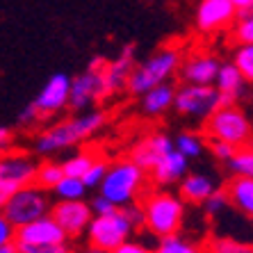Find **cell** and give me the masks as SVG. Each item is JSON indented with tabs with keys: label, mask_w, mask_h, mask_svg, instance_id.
<instances>
[{
	"label": "cell",
	"mask_w": 253,
	"mask_h": 253,
	"mask_svg": "<svg viewBox=\"0 0 253 253\" xmlns=\"http://www.w3.org/2000/svg\"><path fill=\"white\" fill-rule=\"evenodd\" d=\"M224 192H226V199H228V206H233L242 214L253 219V178L233 176L226 183Z\"/></svg>",
	"instance_id": "cell-19"
},
{
	"label": "cell",
	"mask_w": 253,
	"mask_h": 253,
	"mask_svg": "<svg viewBox=\"0 0 253 253\" xmlns=\"http://www.w3.org/2000/svg\"><path fill=\"white\" fill-rule=\"evenodd\" d=\"M230 39L235 46H253V14H237L230 25Z\"/></svg>",
	"instance_id": "cell-25"
},
{
	"label": "cell",
	"mask_w": 253,
	"mask_h": 253,
	"mask_svg": "<svg viewBox=\"0 0 253 253\" xmlns=\"http://www.w3.org/2000/svg\"><path fill=\"white\" fill-rule=\"evenodd\" d=\"M251 137V124H249L247 114L242 112L235 103L233 105H221L206 119V139H219L235 148H242L247 146Z\"/></svg>",
	"instance_id": "cell-5"
},
{
	"label": "cell",
	"mask_w": 253,
	"mask_h": 253,
	"mask_svg": "<svg viewBox=\"0 0 253 253\" xmlns=\"http://www.w3.org/2000/svg\"><path fill=\"white\" fill-rule=\"evenodd\" d=\"M203 253H253V247L244 244V242L230 240V237H214L208 242Z\"/></svg>",
	"instance_id": "cell-30"
},
{
	"label": "cell",
	"mask_w": 253,
	"mask_h": 253,
	"mask_svg": "<svg viewBox=\"0 0 253 253\" xmlns=\"http://www.w3.org/2000/svg\"><path fill=\"white\" fill-rule=\"evenodd\" d=\"M212 84L217 87V91L221 96H226V98H230L233 103H235V100L242 96V91H244L247 80L242 78L240 69H237L233 62H221V66H219L217 76H214V83Z\"/></svg>",
	"instance_id": "cell-22"
},
{
	"label": "cell",
	"mask_w": 253,
	"mask_h": 253,
	"mask_svg": "<svg viewBox=\"0 0 253 253\" xmlns=\"http://www.w3.org/2000/svg\"><path fill=\"white\" fill-rule=\"evenodd\" d=\"M171 148H173V139H171L169 135H165V132H153V135L141 137L135 146L130 148L128 158L132 160L141 171H151L155 167V162L165 153H169Z\"/></svg>",
	"instance_id": "cell-16"
},
{
	"label": "cell",
	"mask_w": 253,
	"mask_h": 253,
	"mask_svg": "<svg viewBox=\"0 0 253 253\" xmlns=\"http://www.w3.org/2000/svg\"><path fill=\"white\" fill-rule=\"evenodd\" d=\"M50 192L39 185H25V187L12 192V196L5 201L2 206V214L9 219V224L14 228L25 226L35 219H42L50 212Z\"/></svg>",
	"instance_id": "cell-6"
},
{
	"label": "cell",
	"mask_w": 253,
	"mask_h": 253,
	"mask_svg": "<svg viewBox=\"0 0 253 253\" xmlns=\"http://www.w3.org/2000/svg\"><path fill=\"white\" fill-rule=\"evenodd\" d=\"M107 124V112L105 110H91V112L78 114V117L64 119L59 124L50 126V128L42 130L35 139V151L39 155H50L64 148L78 146L87 141L89 137H94L103 126Z\"/></svg>",
	"instance_id": "cell-1"
},
{
	"label": "cell",
	"mask_w": 253,
	"mask_h": 253,
	"mask_svg": "<svg viewBox=\"0 0 253 253\" xmlns=\"http://www.w3.org/2000/svg\"><path fill=\"white\" fill-rule=\"evenodd\" d=\"M37 162L30 153L23 151H2L0 153V183H5L7 187H12L14 192L25 185L35 183V173H37Z\"/></svg>",
	"instance_id": "cell-10"
},
{
	"label": "cell",
	"mask_w": 253,
	"mask_h": 253,
	"mask_svg": "<svg viewBox=\"0 0 253 253\" xmlns=\"http://www.w3.org/2000/svg\"><path fill=\"white\" fill-rule=\"evenodd\" d=\"M0 253H18L16 251V244H14V242H9V244H2V247H0Z\"/></svg>",
	"instance_id": "cell-44"
},
{
	"label": "cell",
	"mask_w": 253,
	"mask_h": 253,
	"mask_svg": "<svg viewBox=\"0 0 253 253\" xmlns=\"http://www.w3.org/2000/svg\"><path fill=\"white\" fill-rule=\"evenodd\" d=\"M153 253H203V249H199L196 244L183 240V237H178V233H176V235L160 237Z\"/></svg>",
	"instance_id": "cell-29"
},
{
	"label": "cell",
	"mask_w": 253,
	"mask_h": 253,
	"mask_svg": "<svg viewBox=\"0 0 253 253\" xmlns=\"http://www.w3.org/2000/svg\"><path fill=\"white\" fill-rule=\"evenodd\" d=\"M237 14L230 0H201L194 12V28L199 35H217L230 30Z\"/></svg>",
	"instance_id": "cell-9"
},
{
	"label": "cell",
	"mask_w": 253,
	"mask_h": 253,
	"mask_svg": "<svg viewBox=\"0 0 253 253\" xmlns=\"http://www.w3.org/2000/svg\"><path fill=\"white\" fill-rule=\"evenodd\" d=\"M107 167H110V162H107L105 158H98V160H96L94 165H91L87 171H84V176L80 178V180L84 183V187H87V189L98 187V185L103 183L105 173H107Z\"/></svg>",
	"instance_id": "cell-32"
},
{
	"label": "cell",
	"mask_w": 253,
	"mask_h": 253,
	"mask_svg": "<svg viewBox=\"0 0 253 253\" xmlns=\"http://www.w3.org/2000/svg\"><path fill=\"white\" fill-rule=\"evenodd\" d=\"M18 253H71L69 242H57V244H25V242H14Z\"/></svg>",
	"instance_id": "cell-33"
},
{
	"label": "cell",
	"mask_w": 253,
	"mask_h": 253,
	"mask_svg": "<svg viewBox=\"0 0 253 253\" xmlns=\"http://www.w3.org/2000/svg\"><path fill=\"white\" fill-rule=\"evenodd\" d=\"M12 146H14V130L7 128V126H0V153L9 151Z\"/></svg>",
	"instance_id": "cell-41"
},
{
	"label": "cell",
	"mask_w": 253,
	"mask_h": 253,
	"mask_svg": "<svg viewBox=\"0 0 253 253\" xmlns=\"http://www.w3.org/2000/svg\"><path fill=\"white\" fill-rule=\"evenodd\" d=\"M240 14H253V5H251V7H249L247 12H240Z\"/></svg>",
	"instance_id": "cell-47"
},
{
	"label": "cell",
	"mask_w": 253,
	"mask_h": 253,
	"mask_svg": "<svg viewBox=\"0 0 253 253\" xmlns=\"http://www.w3.org/2000/svg\"><path fill=\"white\" fill-rule=\"evenodd\" d=\"M132 226L121 214V210L105 214V217H91L84 235H87L89 247L103 249V251H114L119 244H124L132 235Z\"/></svg>",
	"instance_id": "cell-8"
},
{
	"label": "cell",
	"mask_w": 253,
	"mask_h": 253,
	"mask_svg": "<svg viewBox=\"0 0 253 253\" xmlns=\"http://www.w3.org/2000/svg\"><path fill=\"white\" fill-rule=\"evenodd\" d=\"M141 210H144V230L155 237L176 235L185 219V206L180 196L171 194L167 189L146 192L141 196Z\"/></svg>",
	"instance_id": "cell-4"
},
{
	"label": "cell",
	"mask_w": 253,
	"mask_h": 253,
	"mask_svg": "<svg viewBox=\"0 0 253 253\" xmlns=\"http://www.w3.org/2000/svg\"><path fill=\"white\" fill-rule=\"evenodd\" d=\"M14 235H16V228H14V226L9 224V219L0 212V247H2V244L14 242Z\"/></svg>",
	"instance_id": "cell-40"
},
{
	"label": "cell",
	"mask_w": 253,
	"mask_h": 253,
	"mask_svg": "<svg viewBox=\"0 0 253 253\" xmlns=\"http://www.w3.org/2000/svg\"><path fill=\"white\" fill-rule=\"evenodd\" d=\"M80 253H110V251H103V249H96V247H87V249H83Z\"/></svg>",
	"instance_id": "cell-45"
},
{
	"label": "cell",
	"mask_w": 253,
	"mask_h": 253,
	"mask_svg": "<svg viewBox=\"0 0 253 253\" xmlns=\"http://www.w3.org/2000/svg\"><path fill=\"white\" fill-rule=\"evenodd\" d=\"M214 189H217L214 180L210 176H203V173H185L180 178V201H185V203L201 206Z\"/></svg>",
	"instance_id": "cell-21"
},
{
	"label": "cell",
	"mask_w": 253,
	"mask_h": 253,
	"mask_svg": "<svg viewBox=\"0 0 253 253\" xmlns=\"http://www.w3.org/2000/svg\"><path fill=\"white\" fill-rule=\"evenodd\" d=\"M219 66H221V59L214 53L194 50L189 55H183L176 76L180 78V84H212Z\"/></svg>",
	"instance_id": "cell-11"
},
{
	"label": "cell",
	"mask_w": 253,
	"mask_h": 253,
	"mask_svg": "<svg viewBox=\"0 0 253 253\" xmlns=\"http://www.w3.org/2000/svg\"><path fill=\"white\" fill-rule=\"evenodd\" d=\"M203 208H206V212L210 214V217H217V214H221V212L228 208V199H226V192L224 189H214L210 196H208L206 201H203Z\"/></svg>",
	"instance_id": "cell-34"
},
{
	"label": "cell",
	"mask_w": 253,
	"mask_h": 253,
	"mask_svg": "<svg viewBox=\"0 0 253 253\" xmlns=\"http://www.w3.org/2000/svg\"><path fill=\"white\" fill-rule=\"evenodd\" d=\"M14 242H25V244H57V242H69V237L64 235V230L59 228V224L55 221L50 214L42 219H35L25 226H18Z\"/></svg>",
	"instance_id": "cell-17"
},
{
	"label": "cell",
	"mask_w": 253,
	"mask_h": 253,
	"mask_svg": "<svg viewBox=\"0 0 253 253\" xmlns=\"http://www.w3.org/2000/svg\"><path fill=\"white\" fill-rule=\"evenodd\" d=\"M12 192H14L12 187H7L5 183H0V212H2V206H5V201L12 196Z\"/></svg>",
	"instance_id": "cell-42"
},
{
	"label": "cell",
	"mask_w": 253,
	"mask_h": 253,
	"mask_svg": "<svg viewBox=\"0 0 253 253\" xmlns=\"http://www.w3.org/2000/svg\"><path fill=\"white\" fill-rule=\"evenodd\" d=\"M233 64L240 69L242 78L247 83H253V46H235Z\"/></svg>",
	"instance_id": "cell-31"
},
{
	"label": "cell",
	"mask_w": 253,
	"mask_h": 253,
	"mask_svg": "<svg viewBox=\"0 0 253 253\" xmlns=\"http://www.w3.org/2000/svg\"><path fill=\"white\" fill-rule=\"evenodd\" d=\"M135 55H137L135 43H126L114 59H105V66L100 69V78H103V84H105L107 98L126 91L130 71L135 69Z\"/></svg>",
	"instance_id": "cell-14"
},
{
	"label": "cell",
	"mask_w": 253,
	"mask_h": 253,
	"mask_svg": "<svg viewBox=\"0 0 253 253\" xmlns=\"http://www.w3.org/2000/svg\"><path fill=\"white\" fill-rule=\"evenodd\" d=\"M206 148H210V153L217 160H221V162H228L233 158V153H235V146H230V144L219 139H206Z\"/></svg>",
	"instance_id": "cell-36"
},
{
	"label": "cell",
	"mask_w": 253,
	"mask_h": 253,
	"mask_svg": "<svg viewBox=\"0 0 253 253\" xmlns=\"http://www.w3.org/2000/svg\"><path fill=\"white\" fill-rule=\"evenodd\" d=\"M50 192H53L55 199H59V201H83L84 194H87V187H84V183L80 178L62 176Z\"/></svg>",
	"instance_id": "cell-23"
},
{
	"label": "cell",
	"mask_w": 253,
	"mask_h": 253,
	"mask_svg": "<svg viewBox=\"0 0 253 253\" xmlns=\"http://www.w3.org/2000/svg\"><path fill=\"white\" fill-rule=\"evenodd\" d=\"M173 94H176V87L171 83L148 89L146 94H141V112L146 117H162V114H167L173 107Z\"/></svg>",
	"instance_id": "cell-20"
},
{
	"label": "cell",
	"mask_w": 253,
	"mask_h": 253,
	"mask_svg": "<svg viewBox=\"0 0 253 253\" xmlns=\"http://www.w3.org/2000/svg\"><path fill=\"white\" fill-rule=\"evenodd\" d=\"M42 121H43V117L39 114V110H37L32 103H30L25 110H21V114H18V126H21V128H25V130L35 128V126L42 124Z\"/></svg>",
	"instance_id": "cell-37"
},
{
	"label": "cell",
	"mask_w": 253,
	"mask_h": 253,
	"mask_svg": "<svg viewBox=\"0 0 253 253\" xmlns=\"http://www.w3.org/2000/svg\"><path fill=\"white\" fill-rule=\"evenodd\" d=\"M173 148L178 153H183L185 158H199L206 151V137H199L194 132H183L173 139Z\"/></svg>",
	"instance_id": "cell-26"
},
{
	"label": "cell",
	"mask_w": 253,
	"mask_h": 253,
	"mask_svg": "<svg viewBox=\"0 0 253 253\" xmlns=\"http://www.w3.org/2000/svg\"><path fill=\"white\" fill-rule=\"evenodd\" d=\"M64 176V171H62V165L59 162H53V160H48V162H42V165H37V173H35V185L43 189H50L55 187L59 178Z\"/></svg>",
	"instance_id": "cell-27"
},
{
	"label": "cell",
	"mask_w": 253,
	"mask_h": 253,
	"mask_svg": "<svg viewBox=\"0 0 253 253\" xmlns=\"http://www.w3.org/2000/svg\"><path fill=\"white\" fill-rule=\"evenodd\" d=\"M103 98H107V91L105 84H103V78H100V71L84 69L80 76L71 78V91H69L71 110H89Z\"/></svg>",
	"instance_id": "cell-12"
},
{
	"label": "cell",
	"mask_w": 253,
	"mask_h": 253,
	"mask_svg": "<svg viewBox=\"0 0 253 253\" xmlns=\"http://www.w3.org/2000/svg\"><path fill=\"white\" fill-rule=\"evenodd\" d=\"M110 253H153V249H148L146 244H141V242H132V240H126L124 244H119L114 251Z\"/></svg>",
	"instance_id": "cell-39"
},
{
	"label": "cell",
	"mask_w": 253,
	"mask_h": 253,
	"mask_svg": "<svg viewBox=\"0 0 253 253\" xmlns=\"http://www.w3.org/2000/svg\"><path fill=\"white\" fill-rule=\"evenodd\" d=\"M98 189L100 196L112 201L117 208L137 203L146 194V171H141L130 158L114 160L107 167V173Z\"/></svg>",
	"instance_id": "cell-3"
},
{
	"label": "cell",
	"mask_w": 253,
	"mask_h": 253,
	"mask_svg": "<svg viewBox=\"0 0 253 253\" xmlns=\"http://www.w3.org/2000/svg\"><path fill=\"white\" fill-rule=\"evenodd\" d=\"M50 217L59 224V228L64 230V235L69 237H80L84 235L89 221L94 217V212L84 201H57L50 206Z\"/></svg>",
	"instance_id": "cell-13"
},
{
	"label": "cell",
	"mask_w": 253,
	"mask_h": 253,
	"mask_svg": "<svg viewBox=\"0 0 253 253\" xmlns=\"http://www.w3.org/2000/svg\"><path fill=\"white\" fill-rule=\"evenodd\" d=\"M221 105H233V100L219 94L214 84H180L173 94V110L189 119L206 121Z\"/></svg>",
	"instance_id": "cell-7"
},
{
	"label": "cell",
	"mask_w": 253,
	"mask_h": 253,
	"mask_svg": "<svg viewBox=\"0 0 253 253\" xmlns=\"http://www.w3.org/2000/svg\"><path fill=\"white\" fill-rule=\"evenodd\" d=\"M230 2L235 5V9H237V12H247L249 7L253 5V0H230Z\"/></svg>",
	"instance_id": "cell-43"
},
{
	"label": "cell",
	"mask_w": 253,
	"mask_h": 253,
	"mask_svg": "<svg viewBox=\"0 0 253 253\" xmlns=\"http://www.w3.org/2000/svg\"><path fill=\"white\" fill-rule=\"evenodd\" d=\"M121 210V214H124L126 219L130 221V226L135 230H144V210H141V203L137 201V203H130V206H124V208H119Z\"/></svg>",
	"instance_id": "cell-35"
},
{
	"label": "cell",
	"mask_w": 253,
	"mask_h": 253,
	"mask_svg": "<svg viewBox=\"0 0 253 253\" xmlns=\"http://www.w3.org/2000/svg\"><path fill=\"white\" fill-rule=\"evenodd\" d=\"M180 62H183V48L178 43H167L158 48L151 57L144 59L141 64H135V69L130 71L126 91L132 96H141L158 84L171 83V78L178 73Z\"/></svg>",
	"instance_id": "cell-2"
},
{
	"label": "cell",
	"mask_w": 253,
	"mask_h": 253,
	"mask_svg": "<svg viewBox=\"0 0 253 253\" xmlns=\"http://www.w3.org/2000/svg\"><path fill=\"white\" fill-rule=\"evenodd\" d=\"M228 169L233 171V176H242V178H253V151L247 146L235 148L233 158L226 162Z\"/></svg>",
	"instance_id": "cell-28"
},
{
	"label": "cell",
	"mask_w": 253,
	"mask_h": 253,
	"mask_svg": "<svg viewBox=\"0 0 253 253\" xmlns=\"http://www.w3.org/2000/svg\"><path fill=\"white\" fill-rule=\"evenodd\" d=\"M89 208H91V212H94V217H105V214H112V212L119 210L112 201H107L105 196H100V194L89 203Z\"/></svg>",
	"instance_id": "cell-38"
},
{
	"label": "cell",
	"mask_w": 253,
	"mask_h": 253,
	"mask_svg": "<svg viewBox=\"0 0 253 253\" xmlns=\"http://www.w3.org/2000/svg\"><path fill=\"white\" fill-rule=\"evenodd\" d=\"M69 91H71V78L66 73H53L42 87V91L32 100V105L39 110L43 119L55 117L62 110L69 107Z\"/></svg>",
	"instance_id": "cell-15"
},
{
	"label": "cell",
	"mask_w": 253,
	"mask_h": 253,
	"mask_svg": "<svg viewBox=\"0 0 253 253\" xmlns=\"http://www.w3.org/2000/svg\"><path fill=\"white\" fill-rule=\"evenodd\" d=\"M247 148H251V151H253V137H251V139H249V144H247Z\"/></svg>",
	"instance_id": "cell-46"
},
{
	"label": "cell",
	"mask_w": 253,
	"mask_h": 253,
	"mask_svg": "<svg viewBox=\"0 0 253 253\" xmlns=\"http://www.w3.org/2000/svg\"><path fill=\"white\" fill-rule=\"evenodd\" d=\"M100 155L94 153V151H78L76 155H71V158H66L64 162H59L62 165V171H64V176H73V178H83L84 171L89 169V167L94 165L96 160H98Z\"/></svg>",
	"instance_id": "cell-24"
},
{
	"label": "cell",
	"mask_w": 253,
	"mask_h": 253,
	"mask_svg": "<svg viewBox=\"0 0 253 253\" xmlns=\"http://www.w3.org/2000/svg\"><path fill=\"white\" fill-rule=\"evenodd\" d=\"M187 169H189V160L185 158L183 153H178L176 148H171L169 153H165L155 162V167L148 171V173L153 176L155 185L165 187V185L178 183V180L187 173Z\"/></svg>",
	"instance_id": "cell-18"
}]
</instances>
